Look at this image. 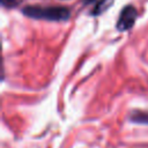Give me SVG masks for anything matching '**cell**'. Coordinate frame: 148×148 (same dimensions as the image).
Returning a JSON list of instances; mask_svg holds the SVG:
<instances>
[{"instance_id": "3", "label": "cell", "mask_w": 148, "mask_h": 148, "mask_svg": "<svg viewBox=\"0 0 148 148\" xmlns=\"http://www.w3.org/2000/svg\"><path fill=\"white\" fill-rule=\"evenodd\" d=\"M112 3V0H101L96 3V6L94 7L92 14L94 15H98L101 13H103L104 10H106V8Z\"/></svg>"}, {"instance_id": "4", "label": "cell", "mask_w": 148, "mask_h": 148, "mask_svg": "<svg viewBox=\"0 0 148 148\" xmlns=\"http://www.w3.org/2000/svg\"><path fill=\"white\" fill-rule=\"evenodd\" d=\"M132 119L134 121H139V123H145V124H148V113H142V112H136Z\"/></svg>"}, {"instance_id": "2", "label": "cell", "mask_w": 148, "mask_h": 148, "mask_svg": "<svg viewBox=\"0 0 148 148\" xmlns=\"http://www.w3.org/2000/svg\"><path fill=\"white\" fill-rule=\"evenodd\" d=\"M136 15H138L136 9L133 6H126L119 15V18L117 22V29L119 31H126L131 29L135 22Z\"/></svg>"}, {"instance_id": "5", "label": "cell", "mask_w": 148, "mask_h": 148, "mask_svg": "<svg viewBox=\"0 0 148 148\" xmlns=\"http://www.w3.org/2000/svg\"><path fill=\"white\" fill-rule=\"evenodd\" d=\"M17 2V0H2V3L7 7H10V6H14L15 3Z\"/></svg>"}, {"instance_id": "1", "label": "cell", "mask_w": 148, "mask_h": 148, "mask_svg": "<svg viewBox=\"0 0 148 148\" xmlns=\"http://www.w3.org/2000/svg\"><path fill=\"white\" fill-rule=\"evenodd\" d=\"M23 14L38 20H49V21H64L67 20L71 15L68 8L60 6H27L23 8Z\"/></svg>"}]
</instances>
